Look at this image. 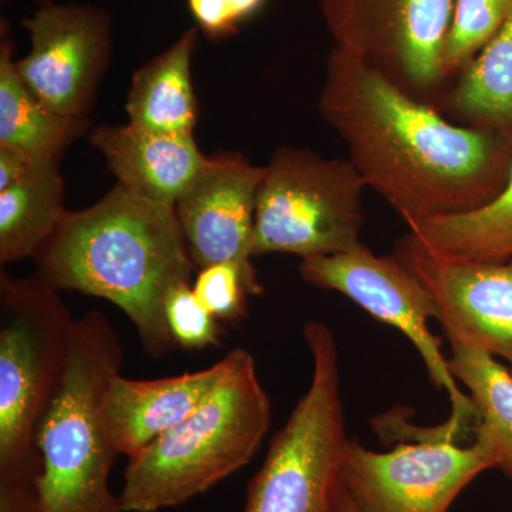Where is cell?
I'll return each instance as SVG.
<instances>
[{
    "mask_svg": "<svg viewBox=\"0 0 512 512\" xmlns=\"http://www.w3.org/2000/svg\"><path fill=\"white\" fill-rule=\"evenodd\" d=\"M332 512H359L339 480L335 487V493H333Z\"/></svg>",
    "mask_w": 512,
    "mask_h": 512,
    "instance_id": "obj_29",
    "label": "cell"
},
{
    "mask_svg": "<svg viewBox=\"0 0 512 512\" xmlns=\"http://www.w3.org/2000/svg\"><path fill=\"white\" fill-rule=\"evenodd\" d=\"M227 370L225 356L208 369L164 379L114 376L104 394L103 414L117 453L137 456L191 416L217 389Z\"/></svg>",
    "mask_w": 512,
    "mask_h": 512,
    "instance_id": "obj_14",
    "label": "cell"
},
{
    "mask_svg": "<svg viewBox=\"0 0 512 512\" xmlns=\"http://www.w3.org/2000/svg\"><path fill=\"white\" fill-rule=\"evenodd\" d=\"M0 26V147L35 160L62 161L67 148L90 133L92 123L62 116L30 92L16 67L9 20L2 18Z\"/></svg>",
    "mask_w": 512,
    "mask_h": 512,
    "instance_id": "obj_17",
    "label": "cell"
},
{
    "mask_svg": "<svg viewBox=\"0 0 512 512\" xmlns=\"http://www.w3.org/2000/svg\"><path fill=\"white\" fill-rule=\"evenodd\" d=\"M0 512H43L37 485L0 484Z\"/></svg>",
    "mask_w": 512,
    "mask_h": 512,
    "instance_id": "obj_26",
    "label": "cell"
},
{
    "mask_svg": "<svg viewBox=\"0 0 512 512\" xmlns=\"http://www.w3.org/2000/svg\"><path fill=\"white\" fill-rule=\"evenodd\" d=\"M512 512V511H511Z\"/></svg>",
    "mask_w": 512,
    "mask_h": 512,
    "instance_id": "obj_31",
    "label": "cell"
},
{
    "mask_svg": "<svg viewBox=\"0 0 512 512\" xmlns=\"http://www.w3.org/2000/svg\"><path fill=\"white\" fill-rule=\"evenodd\" d=\"M466 436L447 420L430 436L384 453L349 440L339 483L359 512H448L468 484L497 468L476 441L458 446Z\"/></svg>",
    "mask_w": 512,
    "mask_h": 512,
    "instance_id": "obj_8",
    "label": "cell"
},
{
    "mask_svg": "<svg viewBox=\"0 0 512 512\" xmlns=\"http://www.w3.org/2000/svg\"><path fill=\"white\" fill-rule=\"evenodd\" d=\"M197 28L141 66L131 77L126 100L128 123L163 134H194L198 103L192 84Z\"/></svg>",
    "mask_w": 512,
    "mask_h": 512,
    "instance_id": "obj_16",
    "label": "cell"
},
{
    "mask_svg": "<svg viewBox=\"0 0 512 512\" xmlns=\"http://www.w3.org/2000/svg\"><path fill=\"white\" fill-rule=\"evenodd\" d=\"M336 49L382 70L423 101L446 82L443 49L454 0H318Z\"/></svg>",
    "mask_w": 512,
    "mask_h": 512,
    "instance_id": "obj_10",
    "label": "cell"
},
{
    "mask_svg": "<svg viewBox=\"0 0 512 512\" xmlns=\"http://www.w3.org/2000/svg\"><path fill=\"white\" fill-rule=\"evenodd\" d=\"M366 190L349 158L276 148L256 197L254 256L309 259L362 247Z\"/></svg>",
    "mask_w": 512,
    "mask_h": 512,
    "instance_id": "obj_7",
    "label": "cell"
},
{
    "mask_svg": "<svg viewBox=\"0 0 512 512\" xmlns=\"http://www.w3.org/2000/svg\"><path fill=\"white\" fill-rule=\"evenodd\" d=\"M77 319L59 289L0 272V484L37 485V437L69 365Z\"/></svg>",
    "mask_w": 512,
    "mask_h": 512,
    "instance_id": "obj_5",
    "label": "cell"
},
{
    "mask_svg": "<svg viewBox=\"0 0 512 512\" xmlns=\"http://www.w3.org/2000/svg\"><path fill=\"white\" fill-rule=\"evenodd\" d=\"M35 262L53 288L117 306L148 356L175 348L165 301L175 286L192 284L197 268L174 205L116 184L90 207L67 211Z\"/></svg>",
    "mask_w": 512,
    "mask_h": 512,
    "instance_id": "obj_2",
    "label": "cell"
},
{
    "mask_svg": "<svg viewBox=\"0 0 512 512\" xmlns=\"http://www.w3.org/2000/svg\"><path fill=\"white\" fill-rule=\"evenodd\" d=\"M393 255L424 286L450 342L501 357L512 372V259L474 261L423 247L409 234Z\"/></svg>",
    "mask_w": 512,
    "mask_h": 512,
    "instance_id": "obj_12",
    "label": "cell"
},
{
    "mask_svg": "<svg viewBox=\"0 0 512 512\" xmlns=\"http://www.w3.org/2000/svg\"><path fill=\"white\" fill-rule=\"evenodd\" d=\"M32 2H35L37 8H40V6L52 5V3H55V0H32Z\"/></svg>",
    "mask_w": 512,
    "mask_h": 512,
    "instance_id": "obj_30",
    "label": "cell"
},
{
    "mask_svg": "<svg viewBox=\"0 0 512 512\" xmlns=\"http://www.w3.org/2000/svg\"><path fill=\"white\" fill-rule=\"evenodd\" d=\"M123 363V342L103 312L77 319L66 375L37 437L43 512H126L111 490L120 454L103 414L104 394Z\"/></svg>",
    "mask_w": 512,
    "mask_h": 512,
    "instance_id": "obj_4",
    "label": "cell"
},
{
    "mask_svg": "<svg viewBox=\"0 0 512 512\" xmlns=\"http://www.w3.org/2000/svg\"><path fill=\"white\" fill-rule=\"evenodd\" d=\"M512 0H454L443 49L446 80L458 76L503 28Z\"/></svg>",
    "mask_w": 512,
    "mask_h": 512,
    "instance_id": "obj_22",
    "label": "cell"
},
{
    "mask_svg": "<svg viewBox=\"0 0 512 512\" xmlns=\"http://www.w3.org/2000/svg\"><path fill=\"white\" fill-rule=\"evenodd\" d=\"M165 319L175 343L185 350L220 345V320L197 298L192 284L175 286L165 301Z\"/></svg>",
    "mask_w": 512,
    "mask_h": 512,
    "instance_id": "obj_24",
    "label": "cell"
},
{
    "mask_svg": "<svg viewBox=\"0 0 512 512\" xmlns=\"http://www.w3.org/2000/svg\"><path fill=\"white\" fill-rule=\"evenodd\" d=\"M303 338L312 356L311 384L272 437L264 463L249 481L242 512H332L350 440L338 343L329 326L316 320L305 323Z\"/></svg>",
    "mask_w": 512,
    "mask_h": 512,
    "instance_id": "obj_6",
    "label": "cell"
},
{
    "mask_svg": "<svg viewBox=\"0 0 512 512\" xmlns=\"http://www.w3.org/2000/svg\"><path fill=\"white\" fill-rule=\"evenodd\" d=\"M192 289L220 322L237 323L247 316L249 298L264 293L254 264L220 262L197 271Z\"/></svg>",
    "mask_w": 512,
    "mask_h": 512,
    "instance_id": "obj_23",
    "label": "cell"
},
{
    "mask_svg": "<svg viewBox=\"0 0 512 512\" xmlns=\"http://www.w3.org/2000/svg\"><path fill=\"white\" fill-rule=\"evenodd\" d=\"M228 370L191 416L128 458L119 495L126 512H158L207 493L254 458L271 426L272 406L255 360L228 353Z\"/></svg>",
    "mask_w": 512,
    "mask_h": 512,
    "instance_id": "obj_3",
    "label": "cell"
},
{
    "mask_svg": "<svg viewBox=\"0 0 512 512\" xmlns=\"http://www.w3.org/2000/svg\"><path fill=\"white\" fill-rule=\"evenodd\" d=\"M28 55L16 60L23 83L49 109L89 119L113 55V19L90 3L40 6L22 20Z\"/></svg>",
    "mask_w": 512,
    "mask_h": 512,
    "instance_id": "obj_11",
    "label": "cell"
},
{
    "mask_svg": "<svg viewBox=\"0 0 512 512\" xmlns=\"http://www.w3.org/2000/svg\"><path fill=\"white\" fill-rule=\"evenodd\" d=\"M87 136L117 184L174 207L210 158L194 134L154 133L127 123L100 124Z\"/></svg>",
    "mask_w": 512,
    "mask_h": 512,
    "instance_id": "obj_15",
    "label": "cell"
},
{
    "mask_svg": "<svg viewBox=\"0 0 512 512\" xmlns=\"http://www.w3.org/2000/svg\"><path fill=\"white\" fill-rule=\"evenodd\" d=\"M60 163L37 161L0 190V265L35 259L67 214Z\"/></svg>",
    "mask_w": 512,
    "mask_h": 512,
    "instance_id": "obj_18",
    "label": "cell"
},
{
    "mask_svg": "<svg viewBox=\"0 0 512 512\" xmlns=\"http://www.w3.org/2000/svg\"><path fill=\"white\" fill-rule=\"evenodd\" d=\"M450 345L448 366L466 384L478 413L476 443L512 480V372L485 350L460 342Z\"/></svg>",
    "mask_w": 512,
    "mask_h": 512,
    "instance_id": "obj_20",
    "label": "cell"
},
{
    "mask_svg": "<svg viewBox=\"0 0 512 512\" xmlns=\"http://www.w3.org/2000/svg\"><path fill=\"white\" fill-rule=\"evenodd\" d=\"M366 188L407 228L484 207L510 175L512 144L490 130L454 124L382 70L333 47L318 101Z\"/></svg>",
    "mask_w": 512,
    "mask_h": 512,
    "instance_id": "obj_1",
    "label": "cell"
},
{
    "mask_svg": "<svg viewBox=\"0 0 512 512\" xmlns=\"http://www.w3.org/2000/svg\"><path fill=\"white\" fill-rule=\"evenodd\" d=\"M265 2L266 0H228L235 18L241 25L264 8Z\"/></svg>",
    "mask_w": 512,
    "mask_h": 512,
    "instance_id": "obj_28",
    "label": "cell"
},
{
    "mask_svg": "<svg viewBox=\"0 0 512 512\" xmlns=\"http://www.w3.org/2000/svg\"><path fill=\"white\" fill-rule=\"evenodd\" d=\"M447 109L467 126L493 131L512 144V10L446 96Z\"/></svg>",
    "mask_w": 512,
    "mask_h": 512,
    "instance_id": "obj_19",
    "label": "cell"
},
{
    "mask_svg": "<svg viewBox=\"0 0 512 512\" xmlns=\"http://www.w3.org/2000/svg\"><path fill=\"white\" fill-rule=\"evenodd\" d=\"M192 18L202 35L214 42L237 35L241 23L235 18L228 0H187Z\"/></svg>",
    "mask_w": 512,
    "mask_h": 512,
    "instance_id": "obj_25",
    "label": "cell"
},
{
    "mask_svg": "<svg viewBox=\"0 0 512 512\" xmlns=\"http://www.w3.org/2000/svg\"><path fill=\"white\" fill-rule=\"evenodd\" d=\"M298 272L306 284L338 292L372 318L400 330L420 353L431 383L447 394L448 420L468 433L476 431V407L458 387L441 350V339L430 330V320L436 319L433 301L396 256H379L362 245L345 254L302 259Z\"/></svg>",
    "mask_w": 512,
    "mask_h": 512,
    "instance_id": "obj_9",
    "label": "cell"
},
{
    "mask_svg": "<svg viewBox=\"0 0 512 512\" xmlns=\"http://www.w3.org/2000/svg\"><path fill=\"white\" fill-rule=\"evenodd\" d=\"M413 239L441 254L474 261L512 259V164L503 190L477 210L431 218L409 227Z\"/></svg>",
    "mask_w": 512,
    "mask_h": 512,
    "instance_id": "obj_21",
    "label": "cell"
},
{
    "mask_svg": "<svg viewBox=\"0 0 512 512\" xmlns=\"http://www.w3.org/2000/svg\"><path fill=\"white\" fill-rule=\"evenodd\" d=\"M35 158L16 150L0 147V190L19 181L37 163Z\"/></svg>",
    "mask_w": 512,
    "mask_h": 512,
    "instance_id": "obj_27",
    "label": "cell"
},
{
    "mask_svg": "<svg viewBox=\"0 0 512 512\" xmlns=\"http://www.w3.org/2000/svg\"><path fill=\"white\" fill-rule=\"evenodd\" d=\"M262 177L264 165L252 164L241 153H218L175 204L197 271L220 262L252 264Z\"/></svg>",
    "mask_w": 512,
    "mask_h": 512,
    "instance_id": "obj_13",
    "label": "cell"
}]
</instances>
